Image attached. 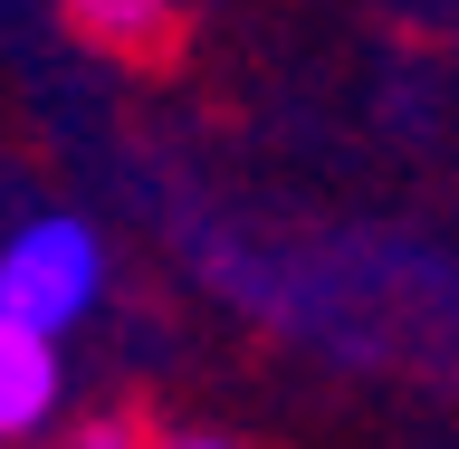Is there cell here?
Instances as JSON below:
<instances>
[{
  "instance_id": "obj_1",
  "label": "cell",
  "mask_w": 459,
  "mask_h": 449,
  "mask_svg": "<svg viewBox=\"0 0 459 449\" xmlns=\"http://www.w3.org/2000/svg\"><path fill=\"white\" fill-rule=\"evenodd\" d=\"M96 239H86L77 220H39V229H20L10 249H0V307L10 315H29V325H77L86 307H96Z\"/></svg>"
},
{
  "instance_id": "obj_2",
  "label": "cell",
  "mask_w": 459,
  "mask_h": 449,
  "mask_svg": "<svg viewBox=\"0 0 459 449\" xmlns=\"http://www.w3.org/2000/svg\"><path fill=\"white\" fill-rule=\"evenodd\" d=\"M57 402V354H48V325L0 307V430H29L39 411Z\"/></svg>"
},
{
  "instance_id": "obj_3",
  "label": "cell",
  "mask_w": 459,
  "mask_h": 449,
  "mask_svg": "<svg viewBox=\"0 0 459 449\" xmlns=\"http://www.w3.org/2000/svg\"><path fill=\"white\" fill-rule=\"evenodd\" d=\"M67 20L96 39V48H163V0H67Z\"/></svg>"
},
{
  "instance_id": "obj_4",
  "label": "cell",
  "mask_w": 459,
  "mask_h": 449,
  "mask_svg": "<svg viewBox=\"0 0 459 449\" xmlns=\"http://www.w3.org/2000/svg\"><path fill=\"white\" fill-rule=\"evenodd\" d=\"M86 449H125V430H86Z\"/></svg>"
},
{
  "instance_id": "obj_5",
  "label": "cell",
  "mask_w": 459,
  "mask_h": 449,
  "mask_svg": "<svg viewBox=\"0 0 459 449\" xmlns=\"http://www.w3.org/2000/svg\"><path fill=\"white\" fill-rule=\"evenodd\" d=\"M172 449H221V440H172Z\"/></svg>"
}]
</instances>
